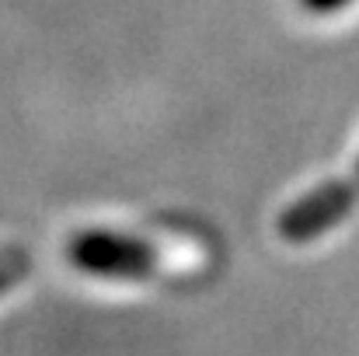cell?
<instances>
[{"instance_id": "6da1fadb", "label": "cell", "mask_w": 359, "mask_h": 356, "mask_svg": "<svg viewBox=\"0 0 359 356\" xmlns=\"http://www.w3.org/2000/svg\"><path fill=\"white\" fill-rule=\"evenodd\" d=\"M67 258L74 269L98 276V279H147L157 272V251L140 241L116 231H81L70 237Z\"/></svg>"}, {"instance_id": "7a4b0ae2", "label": "cell", "mask_w": 359, "mask_h": 356, "mask_svg": "<svg viewBox=\"0 0 359 356\" xmlns=\"http://www.w3.org/2000/svg\"><path fill=\"white\" fill-rule=\"evenodd\" d=\"M359 203V164L342 178V182H325L318 189H311L307 196H300L297 203H290L276 228L279 235L293 244H307L325 237L332 228H339Z\"/></svg>"}]
</instances>
